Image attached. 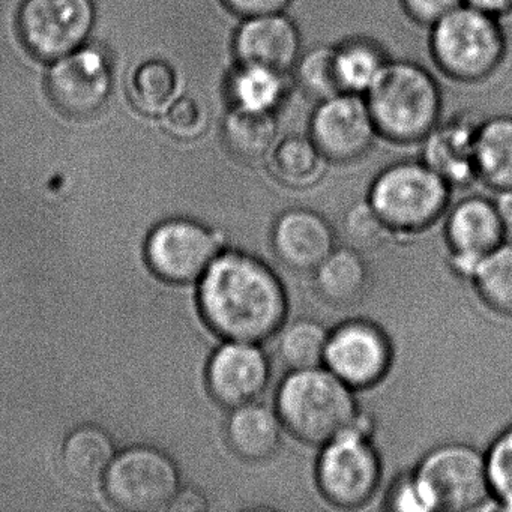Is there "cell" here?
I'll list each match as a JSON object with an SVG mask.
<instances>
[{"label":"cell","mask_w":512,"mask_h":512,"mask_svg":"<svg viewBox=\"0 0 512 512\" xmlns=\"http://www.w3.org/2000/svg\"><path fill=\"white\" fill-rule=\"evenodd\" d=\"M343 233L347 247L359 253H371L388 244L394 235L370 202L355 203L344 215Z\"/></svg>","instance_id":"obj_31"},{"label":"cell","mask_w":512,"mask_h":512,"mask_svg":"<svg viewBox=\"0 0 512 512\" xmlns=\"http://www.w3.org/2000/svg\"><path fill=\"white\" fill-rule=\"evenodd\" d=\"M314 286L332 307L359 304L370 287V271L362 253L350 247L335 248L314 271Z\"/></svg>","instance_id":"obj_21"},{"label":"cell","mask_w":512,"mask_h":512,"mask_svg":"<svg viewBox=\"0 0 512 512\" xmlns=\"http://www.w3.org/2000/svg\"><path fill=\"white\" fill-rule=\"evenodd\" d=\"M446 244L455 274L472 278L481 260L506 241L494 200H461L446 218Z\"/></svg>","instance_id":"obj_15"},{"label":"cell","mask_w":512,"mask_h":512,"mask_svg":"<svg viewBox=\"0 0 512 512\" xmlns=\"http://www.w3.org/2000/svg\"><path fill=\"white\" fill-rule=\"evenodd\" d=\"M223 247L217 230L199 221L172 218L158 224L146 241V259L155 275L173 284L200 280Z\"/></svg>","instance_id":"obj_10"},{"label":"cell","mask_w":512,"mask_h":512,"mask_svg":"<svg viewBox=\"0 0 512 512\" xmlns=\"http://www.w3.org/2000/svg\"><path fill=\"white\" fill-rule=\"evenodd\" d=\"M113 68L109 56L95 46H83L53 62L46 88L56 109L74 119L97 115L109 100Z\"/></svg>","instance_id":"obj_11"},{"label":"cell","mask_w":512,"mask_h":512,"mask_svg":"<svg viewBox=\"0 0 512 512\" xmlns=\"http://www.w3.org/2000/svg\"><path fill=\"white\" fill-rule=\"evenodd\" d=\"M224 5L242 19L263 14L284 13L290 0H223Z\"/></svg>","instance_id":"obj_36"},{"label":"cell","mask_w":512,"mask_h":512,"mask_svg":"<svg viewBox=\"0 0 512 512\" xmlns=\"http://www.w3.org/2000/svg\"><path fill=\"white\" fill-rule=\"evenodd\" d=\"M199 281L203 319L223 340L262 344L286 323L283 281L253 254L221 251Z\"/></svg>","instance_id":"obj_1"},{"label":"cell","mask_w":512,"mask_h":512,"mask_svg":"<svg viewBox=\"0 0 512 512\" xmlns=\"http://www.w3.org/2000/svg\"><path fill=\"white\" fill-rule=\"evenodd\" d=\"M238 64L290 73L301 56L298 26L284 13L247 17L233 38Z\"/></svg>","instance_id":"obj_16"},{"label":"cell","mask_w":512,"mask_h":512,"mask_svg":"<svg viewBox=\"0 0 512 512\" xmlns=\"http://www.w3.org/2000/svg\"><path fill=\"white\" fill-rule=\"evenodd\" d=\"M271 244L275 256L287 269L314 272L335 250V233L319 212L289 209L275 221Z\"/></svg>","instance_id":"obj_17"},{"label":"cell","mask_w":512,"mask_h":512,"mask_svg":"<svg viewBox=\"0 0 512 512\" xmlns=\"http://www.w3.org/2000/svg\"><path fill=\"white\" fill-rule=\"evenodd\" d=\"M470 280L491 311L512 317V242H503L485 256Z\"/></svg>","instance_id":"obj_28"},{"label":"cell","mask_w":512,"mask_h":512,"mask_svg":"<svg viewBox=\"0 0 512 512\" xmlns=\"http://www.w3.org/2000/svg\"><path fill=\"white\" fill-rule=\"evenodd\" d=\"M413 475L430 511H473L493 503L487 458L475 446H437L422 458Z\"/></svg>","instance_id":"obj_6"},{"label":"cell","mask_w":512,"mask_h":512,"mask_svg":"<svg viewBox=\"0 0 512 512\" xmlns=\"http://www.w3.org/2000/svg\"><path fill=\"white\" fill-rule=\"evenodd\" d=\"M178 79L172 65L164 61L145 62L134 74L131 98L140 112L149 116L166 113L175 98Z\"/></svg>","instance_id":"obj_29"},{"label":"cell","mask_w":512,"mask_h":512,"mask_svg":"<svg viewBox=\"0 0 512 512\" xmlns=\"http://www.w3.org/2000/svg\"><path fill=\"white\" fill-rule=\"evenodd\" d=\"M230 410L226 440L239 458L248 463H262L280 451L284 425L277 410L259 401Z\"/></svg>","instance_id":"obj_19"},{"label":"cell","mask_w":512,"mask_h":512,"mask_svg":"<svg viewBox=\"0 0 512 512\" xmlns=\"http://www.w3.org/2000/svg\"><path fill=\"white\" fill-rule=\"evenodd\" d=\"M286 76L271 68L238 64L227 79L230 104L238 109L275 113L286 97Z\"/></svg>","instance_id":"obj_25"},{"label":"cell","mask_w":512,"mask_h":512,"mask_svg":"<svg viewBox=\"0 0 512 512\" xmlns=\"http://www.w3.org/2000/svg\"><path fill=\"white\" fill-rule=\"evenodd\" d=\"M223 139L227 151L241 163H266L278 140L275 113L230 107L223 122Z\"/></svg>","instance_id":"obj_22"},{"label":"cell","mask_w":512,"mask_h":512,"mask_svg":"<svg viewBox=\"0 0 512 512\" xmlns=\"http://www.w3.org/2000/svg\"><path fill=\"white\" fill-rule=\"evenodd\" d=\"M463 4L464 0H403L404 10L410 19L427 26L434 25Z\"/></svg>","instance_id":"obj_35"},{"label":"cell","mask_w":512,"mask_h":512,"mask_svg":"<svg viewBox=\"0 0 512 512\" xmlns=\"http://www.w3.org/2000/svg\"><path fill=\"white\" fill-rule=\"evenodd\" d=\"M431 55L458 82H482L505 61L506 37L496 17L463 4L431 25Z\"/></svg>","instance_id":"obj_4"},{"label":"cell","mask_w":512,"mask_h":512,"mask_svg":"<svg viewBox=\"0 0 512 512\" xmlns=\"http://www.w3.org/2000/svg\"><path fill=\"white\" fill-rule=\"evenodd\" d=\"M379 136L364 95L341 92L319 101L310 137L328 163H352L368 154Z\"/></svg>","instance_id":"obj_13"},{"label":"cell","mask_w":512,"mask_h":512,"mask_svg":"<svg viewBox=\"0 0 512 512\" xmlns=\"http://www.w3.org/2000/svg\"><path fill=\"white\" fill-rule=\"evenodd\" d=\"M166 128L172 136L182 140L199 137L206 128V115L202 106L191 98H181L166 110Z\"/></svg>","instance_id":"obj_33"},{"label":"cell","mask_w":512,"mask_h":512,"mask_svg":"<svg viewBox=\"0 0 512 512\" xmlns=\"http://www.w3.org/2000/svg\"><path fill=\"white\" fill-rule=\"evenodd\" d=\"M464 4L499 20L512 14V0H464Z\"/></svg>","instance_id":"obj_38"},{"label":"cell","mask_w":512,"mask_h":512,"mask_svg":"<svg viewBox=\"0 0 512 512\" xmlns=\"http://www.w3.org/2000/svg\"><path fill=\"white\" fill-rule=\"evenodd\" d=\"M266 164L284 187L305 190L323 178L328 160L310 136L290 134L277 140Z\"/></svg>","instance_id":"obj_23"},{"label":"cell","mask_w":512,"mask_h":512,"mask_svg":"<svg viewBox=\"0 0 512 512\" xmlns=\"http://www.w3.org/2000/svg\"><path fill=\"white\" fill-rule=\"evenodd\" d=\"M485 458L491 499L500 509L512 512V424L497 434Z\"/></svg>","instance_id":"obj_32"},{"label":"cell","mask_w":512,"mask_h":512,"mask_svg":"<svg viewBox=\"0 0 512 512\" xmlns=\"http://www.w3.org/2000/svg\"><path fill=\"white\" fill-rule=\"evenodd\" d=\"M323 365L350 388H373L391 370V340L370 320H349L329 332Z\"/></svg>","instance_id":"obj_12"},{"label":"cell","mask_w":512,"mask_h":512,"mask_svg":"<svg viewBox=\"0 0 512 512\" xmlns=\"http://www.w3.org/2000/svg\"><path fill=\"white\" fill-rule=\"evenodd\" d=\"M364 97L379 136L395 143H421L442 115L436 79L413 62H388Z\"/></svg>","instance_id":"obj_3"},{"label":"cell","mask_w":512,"mask_h":512,"mask_svg":"<svg viewBox=\"0 0 512 512\" xmlns=\"http://www.w3.org/2000/svg\"><path fill=\"white\" fill-rule=\"evenodd\" d=\"M271 380V361L260 344L226 341L206 368V383L221 406L235 409L259 400Z\"/></svg>","instance_id":"obj_14"},{"label":"cell","mask_w":512,"mask_h":512,"mask_svg":"<svg viewBox=\"0 0 512 512\" xmlns=\"http://www.w3.org/2000/svg\"><path fill=\"white\" fill-rule=\"evenodd\" d=\"M481 122L472 115H454L440 121L422 140L424 163L452 187H464L478 179L476 134Z\"/></svg>","instance_id":"obj_18"},{"label":"cell","mask_w":512,"mask_h":512,"mask_svg":"<svg viewBox=\"0 0 512 512\" xmlns=\"http://www.w3.org/2000/svg\"><path fill=\"white\" fill-rule=\"evenodd\" d=\"M388 508L394 511L427 512L430 511L427 500L422 494L421 487L416 481L415 475L400 479L392 487L388 497Z\"/></svg>","instance_id":"obj_34"},{"label":"cell","mask_w":512,"mask_h":512,"mask_svg":"<svg viewBox=\"0 0 512 512\" xmlns=\"http://www.w3.org/2000/svg\"><path fill=\"white\" fill-rule=\"evenodd\" d=\"M328 337L329 332L317 320L284 323L278 332V356L289 371L320 367L325 361Z\"/></svg>","instance_id":"obj_27"},{"label":"cell","mask_w":512,"mask_h":512,"mask_svg":"<svg viewBox=\"0 0 512 512\" xmlns=\"http://www.w3.org/2000/svg\"><path fill=\"white\" fill-rule=\"evenodd\" d=\"M293 71L302 91L314 100L323 101L343 92L335 68L334 47L320 46L304 53Z\"/></svg>","instance_id":"obj_30"},{"label":"cell","mask_w":512,"mask_h":512,"mask_svg":"<svg viewBox=\"0 0 512 512\" xmlns=\"http://www.w3.org/2000/svg\"><path fill=\"white\" fill-rule=\"evenodd\" d=\"M284 430L305 445L322 446L350 430L361 412L355 389L325 365L289 371L275 395Z\"/></svg>","instance_id":"obj_2"},{"label":"cell","mask_w":512,"mask_h":512,"mask_svg":"<svg viewBox=\"0 0 512 512\" xmlns=\"http://www.w3.org/2000/svg\"><path fill=\"white\" fill-rule=\"evenodd\" d=\"M451 185L424 161H401L374 179L368 202L394 233H419L448 208Z\"/></svg>","instance_id":"obj_5"},{"label":"cell","mask_w":512,"mask_h":512,"mask_svg":"<svg viewBox=\"0 0 512 512\" xmlns=\"http://www.w3.org/2000/svg\"><path fill=\"white\" fill-rule=\"evenodd\" d=\"M334 49L338 82L350 94L364 95L389 62L385 50L368 38H350Z\"/></svg>","instance_id":"obj_26"},{"label":"cell","mask_w":512,"mask_h":512,"mask_svg":"<svg viewBox=\"0 0 512 512\" xmlns=\"http://www.w3.org/2000/svg\"><path fill=\"white\" fill-rule=\"evenodd\" d=\"M113 460L115 446L112 437L97 425L76 428L62 445V473L71 484L85 490L106 478Z\"/></svg>","instance_id":"obj_20"},{"label":"cell","mask_w":512,"mask_h":512,"mask_svg":"<svg viewBox=\"0 0 512 512\" xmlns=\"http://www.w3.org/2000/svg\"><path fill=\"white\" fill-rule=\"evenodd\" d=\"M382 475V460L370 434L353 427L322 445L317 457V487L337 508L367 505L379 491Z\"/></svg>","instance_id":"obj_7"},{"label":"cell","mask_w":512,"mask_h":512,"mask_svg":"<svg viewBox=\"0 0 512 512\" xmlns=\"http://www.w3.org/2000/svg\"><path fill=\"white\" fill-rule=\"evenodd\" d=\"M95 23L92 0H25L19 32L26 49L55 62L85 46Z\"/></svg>","instance_id":"obj_9"},{"label":"cell","mask_w":512,"mask_h":512,"mask_svg":"<svg viewBox=\"0 0 512 512\" xmlns=\"http://www.w3.org/2000/svg\"><path fill=\"white\" fill-rule=\"evenodd\" d=\"M104 479L110 502L130 512L167 509L181 488L175 461L152 446H134L119 454Z\"/></svg>","instance_id":"obj_8"},{"label":"cell","mask_w":512,"mask_h":512,"mask_svg":"<svg viewBox=\"0 0 512 512\" xmlns=\"http://www.w3.org/2000/svg\"><path fill=\"white\" fill-rule=\"evenodd\" d=\"M494 203H496L497 212H499L505 239L512 242V190L499 191Z\"/></svg>","instance_id":"obj_39"},{"label":"cell","mask_w":512,"mask_h":512,"mask_svg":"<svg viewBox=\"0 0 512 512\" xmlns=\"http://www.w3.org/2000/svg\"><path fill=\"white\" fill-rule=\"evenodd\" d=\"M169 511L176 512H200L208 509V499L205 494L200 493L196 488H179L176 496L169 505Z\"/></svg>","instance_id":"obj_37"},{"label":"cell","mask_w":512,"mask_h":512,"mask_svg":"<svg viewBox=\"0 0 512 512\" xmlns=\"http://www.w3.org/2000/svg\"><path fill=\"white\" fill-rule=\"evenodd\" d=\"M478 179L494 191L512 190V116L481 122L476 134Z\"/></svg>","instance_id":"obj_24"}]
</instances>
